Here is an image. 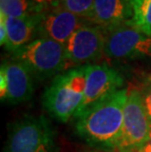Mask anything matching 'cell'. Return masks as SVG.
I'll list each match as a JSON object with an SVG mask.
<instances>
[{
	"instance_id": "7",
	"label": "cell",
	"mask_w": 151,
	"mask_h": 152,
	"mask_svg": "<svg viewBox=\"0 0 151 152\" xmlns=\"http://www.w3.org/2000/svg\"><path fill=\"white\" fill-rule=\"evenodd\" d=\"M124 79L114 68L106 64L86 65V83L82 102L77 111L75 118L78 119L85 111L97 104L101 100L109 97L123 89Z\"/></svg>"
},
{
	"instance_id": "18",
	"label": "cell",
	"mask_w": 151,
	"mask_h": 152,
	"mask_svg": "<svg viewBox=\"0 0 151 152\" xmlns=\"http://www.w3.org/2000/svg\"><path fill=\"white\" fill-rule=\"evenodd\" d=\"M6 42H7V30L3 19L0 18V44L1 46H5Z\"/></svg>"
},
{
	"instance_id": "4",
	"label": "cell",
	"mask_w": 151,
	"mask_h": 152,
	"mask_svg": "<svg viewBox=\"0 0 151 152\" xmlns=\"http://www.w3.org/2000/svg\"><path fill=\"white\" fill-rule=\"evenodd\" d=\"M13 59L23 63L39 80L58 76L67 68L65 46L46 37H36L12 53Z\"/></svg>"
},
{
	"instance_id": "12",
	"label": "cell",
	"mask_w": 151,
	"mask_h": 152,
	"mask_svg": "<svg viewBox=\"0 0 151 152\" xmlns=\"http://www.w3.org/2000/svg\"><path fill=\"white\" fill-rule=\"evenodd\" d=\"M42 13L23 18H8L0 15L7 30V42L4 46L6 49L13 53L35 39Z\"/></svg>"
},
{
	"instance_id": "15",
	"label": "cell",
	"mask_w": 151,
	"mask_h": 152,
	"mask_svg": "<svg viewBox=\"0 0 151 152\" xmlns=\"http://www.w3.org/2000/svg\"><path fill=\"white\" fill-rule=\"evenodd\" d=\"M93 4L94 0H63L59 6L88 21L92 13Z\"/></svg>"
},
{
	"instance_id": "2",
	"label": "cell",
	"mask_w": 151,
	"mask_h": 152,
	"mask_svg": "<svg viewBox=\"0 0 151 152\" xmlns=\"http://www.w3.org/2000/svg\"><path fill=\"white\" fill-rule=\"evenodd\" d=\"M85 83L86 65L59 74L43 93V107L58 121L68 122L82 104Z\"/></svg>"
},
{
	"instance_id": "19",
	"label": "cell",
	"mask_w": 151,
	"mask_h": 152,
	"mask_svg": "<svg viewBox=\"0 0 151 152\" xmlns=\"http://www.w3.org/2000/svg\"><path fill=\"white\" fill-rule=\"evenodd\" d=\"M133 152H151V135L142 146H140L139 149H136Z\"/></svg>"
},
{
	"instance_id": "17",
	"label": "cell",
	"mask_w": 151,
	"mask_h": 152,
	"mask_svg": "<svg viewBox=\"0 0 151 152\" xmlns=\"http://www.w3.org/2000/svg\"><path fill=\"white\" fill-rule=\"evenodd\" d=\"M34 4H36L38 6H41L44 9H48L53 8V7H57V6L60 5V3L63 1V0H31Z\"/></svg>"
},
{
	"instance_id": "5",
	"label": "cell",
	"mask_w": 151,
	"mask_h": 152,
	"mask_svg": "<svg viewBox=\"0 0 151 152\" xmlns=\"http://www.w3.org/2000/svg\"><path fill=\"white\" fill-rule=\"evenodd\" d=\"M104 56L112 59L151 58V37L127 24L106 28Z\"/></svg>"
},
{
	"instance_id": "6",
	"label": "cell",
	"mask_w": 151,
	"mask_h": 152,
	"mask_svg": "<svg viewBox=\"0 0 151 152\" xmlns=\"http://www.w3.org/2000/svg\"><path fill=\"white\" fill-rule=\"evenodd\" d=\"M151 135V123L144 111L139 89L128 90L125 105L122 135L116 149L133 152Z\"/></svg>"
},
{
	"instance_id": "9",
	"label": "cell",
	"mask_w": 151,
	"mask_h": 152,
	"mask_svg": "<svg viewBox=\"0 0 151 152\" xmlns=\"http://www.w3.org/2000/svg\"><path fill=\"white\" fill-rule=\"evenodd\" d=\"M33 74L23 63L6 60L0 68V97L2 101L18 104L28 101L34 93Z\"/></svg>"
},
{
	"instance_id": "20",
	"label": "cell",
	"mask_w": 151,
	"mask_h": 152,
	"mask_svg": "<svg viewBox=\"0 0 151 152\" xmlns=\"http://www.w3.org/2000/svg\"><path fill=\"white\" fill-rule=\"evenodd\" d=\"M92 152H123L119 149H107V150H97V151H92Z\"/></svg>"
},
{
	"instance_id": "13",
	"label": "cell",
	"mask_w": 151,
	"mask_h": 152,
	"mask_svg": "<svg viewBox=\"0 0 151 152\" xmlns=\"http://www.w3.org/2000/svg\"><path fill=\"white\" fill-rule=\"evenodd\" d=\"M46 11L31 0H0V15L8 18H23Z\"/></svg>"
},
{
	"instance_id": "1",
	"label": "cell",
	"mask_w": 151,
	"mask_h": 152,
	"mask_svg": "<svg viewBox=\"0 0 151 152\" xmlns=\"http://www.w3.org/2000/svg\"><path fill=\"white\" fill-rule=\"evenodd\" d=\"M128 89L123 88L101 100L77 119L76 130L91 145L116 149L122 135Z\"/></svg>"
},
{
	"instance_id": "14",
	"label": "cell",
	"mask_w": 151,
	"mask_h": 152,
	"mask_svg": "<svg viewBox=\"0 0 151 152\" xmlns=\"http://www.w3.org/2000/svg\"><path fill=\"white\" fill-rule=\"evenodd\" d=\"M133 17L127 25L151 37V0H131Z\"/></svg>"
},
{
	"instance_id": "3",
	"label": "cell",
	"mask_w": 151,
	"mask_h": 152,
	"mask_svg": "<svg viewBox=\"0 0 151 152\" xmlns=\"http://www.w3.org/2000/svg\"><path fill=\"white\" fill-rule=\"evenodd\" d=\"M4 152H58V146L44 116H26L12 124Z\"/></svg>"
},
{
	"instance_id": "16",
	"label": "cell",
	"mask_w": 151,
	"mask_h": 152,
	"mask_svg": "<svg viewBox=\"0 0 151 152\" xmlns=\"http://www.w3.org/2000/svg\"><path fill=\"white\" fill-rule=\"evenodd\" d=\"M139 91L144 111H145L147 117H148L151 123V76L146 79L142 86H141V89H139Z\"/></svg>"
},
{
	"instance_id": "8",
	"label": "cell",
	"mask_w": 151,
	"mask_h": 152,
	"mask_svg": "<svg viewBox=\"0 0 151 152\" xmlns=\"http://www.w3.org/2000/svg\"><path fill=\"white\" fill-rule=\"evenodd\" d=\"M105 34L103 28L88 23L82 26L65 44L68 66H85L104 56Z\"/></svg>"
},
{
	"instance_id": "11",
	"label": "cell",
	"mask_w": 151,
	"mask_h": 152,
	"mask_svg": "<svg viewBox=\"0 0 151 152\" xmlns=\"http://www.w3.org/2000/svg\"><path fill=\"white\" fill-rule=\"evenodd\" d=\"M131 17V0H94L88 22L106 30L126 24Z\"/></svg>"
},
{
	"instance_id": "10",
	"label": "cell",
	"mask_w": 151,
	"mask_h": 152,
	"mask_svg": "<svg viewBox=\"0 0 151 152\" xmlns=\"http://www.w3.org/2000/svg\"><path fill=\"white\" fill-rule=\"evenodd\" d=\"M88 23L85 19L57 6L42 13L37 28V37L49 38L65 46L70 37Z\"/></svg>"
}]
</instances>
